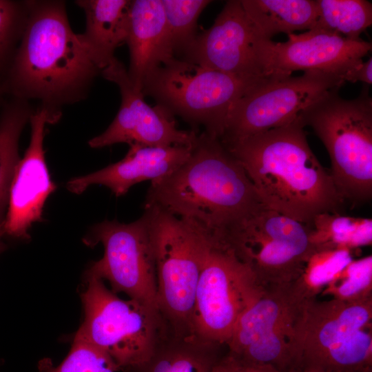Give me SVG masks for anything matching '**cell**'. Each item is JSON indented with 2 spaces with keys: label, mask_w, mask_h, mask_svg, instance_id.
Instances as JSON below:
<instances>
[{
  "label": "cell",
  "mask_w": 372,
  "mask_h": 372,
  "mask_svg": "<svg viewBox=\"0 0 372 372\" xmlns=\"http://www.w3.org/2000/svg\"><path fill=\"white\" fill-rule=\"evenodd\" d=\"M259 287L250 269L231 249L212 237L196 290L192 338L202 343L225 346Z\"/></svg>",
  "instance_id": "cell-10"
},
{
  "label": "cell",
  "mask_w": 372,
  "mask_h": 372,
  "mask_svg": "<svg viewBox=\"0 0 372 372\" xmlns=\"http://www.w3.org/2000/svg\"><path fill=\"white\" fill-rule=\"evenodd\" d=\"M266 41L255 31L240 0H230L213 25L198 33L176 59L242 79L263 80L271 77L265 57Z\"/></svg>",
  "instance_id": "cell-14"
},
{
  "label": "cell",
  "mask_w": 372,
  "mask_h": 372,
  "mask_svg": "<svg viewBox=\"0 0 372 372\" xmlns=\"http://www.w3.org/2000/svg\"><path fill=\"white\" fill-rule=\"evenodd\" d=\"M5 234L3 227L0 229V254L4 251L6 246L2 240V237Z\"/></svg>",
  "instance_id": "cell-33"
},
{
  "label": "cell",
  "mask_w": 372,
  "mask_h": 372,
  "mask_svg": "<svg viewBox=\"0 0 372 372\" xmlns=\"http://www.w3.org/2000/svg\"><path fill=\"white\" fill-rule=\"evenodd\" d=\"M333 90L298 117L321 140L331 161V174L339 192L351 205L372 197V99L367 85L358 97L342 98Z\"/></svg>",
  "instance_id": "cell-5"
},
{
  "label": "cell",
  "mask_w": 372,
  "mask_h": 372,
  "mask_svg": "<svg viewBox=\"0 0 372 372\" xmlns=\"http://www.w3.org/2000/svg\"><path fill=\"white\" fill-rule=\"evenodd\" d=\"M126 43L130 52L129 78L142 92L145 81L174 55L161 0L131 1Z\"/></svg>",
  "instance_id": "cell-19"
},
{
  "label": "cell",
  "mask_w": 372,
  "mask_h": 372,
  "mask_svg": "<svg viewBox=\"0 0 372 372\" xmlns=\"http://www.w3.org/2000/svg\"><path fill=\"white\" fill-rule=\"evenodd\" d=\"M261 204L240 164L205 131L182 165L151 183L145 201V206L190 220L217 238Z\"/></svg>",
  "instance_id": "cell-3"
},
{
  "label": "cell",
  "mask_w": 372,
  "mask_h": 372,
  "mask_svg": "<svg viewBox=\"0 0 372 372\" xmlns=\"http://www.w3.org/2000/svg\"><path fill=\"white\" fill-rule=\"evenodd\" d=\"M309 238L315 250L347 249L354 252L371 245L372 219L322 213L313 218Z\"/></svg>",
  "instance_id": "cell-24"
},
{
  "label": "cell",
  "mask_w": 372,
  "mask_h": 372,
  "mask_svg": "<svg viewBox=\"0 0 372 372\" xmlns=\"http://www.w3.org/2000/svg\"><path fill=\"white\" fill-rule=\"evenodd\" d=\"M27 4L24 30L2 92L39 102L54 123L63 106L85 99L101 70L73 32L65 1Z\"/></svg>",
  "instance_id": "cell-1"
},
{
  "label": "cell",
  "mask_w": 372,
  "mask_h": 372,
  "mask_svg": "<svg viewBox=\"0 0 372 372\" xmlns=\"http://www.w3.org/2000/svg\"><path fill=\"white\" fill-rule=\"evenodd\" d=\"M258 35L266 40L279 33L313 29L318 19L313 0H240Z\"/></svg>",
  "instance_id": "cell-21"
},
{
  "label": "cell",
  "mask_w": 372,
  "mask_h": 372,
  "mask_svg": "<svg viewBox=\"0 0 372 372\" xmlns=\"http://www.w3.org/2000/svg\"><path fill=\"white\" fill-rule=\"evenodd\" d=\"M344 83L339 75L318 70L298 76H271L234 104L219 140L227 143L288 125Z\"/></svg>",
  "instance_id": "cell-12"
},
{
  "label": "cell",
  "mask_w": 372,
  "mask_h": 372,
  "mask_svg": "<svg viewBox=\"0 0 372 372\" xmlns=\"http://www.w3.org/2000/svg\"><path fill=\"white\" fill-rule=\"evenodd\" d=\"M28 15L27 1L0 0V92L20 43Z\"/></svg>",
  "instance_id": "cell-28"
},
{
  "label": "cell",
  "mask_w": 372,
  "mask_h": 372,
  "mask_svg": "<svg viewBox=\"0 0 372 372\" xmlns=\"http://www.w3.org/2000/svg\"><path fill=\"white\" fill-rule=\"evenodd\" d=\"M150 216L158 305L172 335L192 338L196 290L212 236L185 218L154 206Z\"/></svg>",
  "instance_id": "cell-7"
},
{
  "label": "cell",
  "mask_w": 372,
  "mask_h": 372,
  "mask_svg": "<svg viewBox=\"0 0 372 372\" xmlns=\"http://www.w3.org/2000/svg\"><path fill=\"white\" fill-rule=\"evenodd\" d=\"M289 285L260 287L234 327L225 345L228 351L279 372L292 371L291 337L301 303Z\"/></svg>",
  "instance_id": "cell-13"
},
{
  "label": "cell",
  "mask_w": 372,
  "mask_h": 372,
  "mask_svg": "<svg viewBox=\"0 0 372 372\" xmlns=\"http://www.w3.org/2000/svg\"><path fill=\"white\" fill-rule=\"evenodd\" d=\"M211 372H279L274 367L245 360L227 351L215 363Z\"/></svg>",
  "instance_id": "cell-31"
},
{
  "label": "cell",
  "mask_w": 372,
  "mask_h": 372,
  "mask_svg": "<svg viewBox=\"0 0 372 372\" xmlns=\"http://www.w3.org/2000/svg\"><path fill=\"white\" fill-rule=\"evenodd\" d=\"M0 114V229L6 216L10 189L20 159L19 142L21 132L34 112L29 102L9 97Z\"/></svg>",
  "instance_id": "cell-23"
},
{
  "label": "cell",
  "mask_w": 372,
  "mask_h": 372,
  "mask_svg": "<svg viewBox=\"0 0 372 372\" xmlns=\"http://www.w3.org/2000/svg\"><path fill=\"white\" fill-rule=\"evenodd\" d=\"M316 2L318 19L315 29L358 40L372 23V4L367 1L316 0Z\"/></svg>",
  "instance_id": "cell-26"
},
{
  "label": "cell",
  "mask_w": 372,
  "mask_h": 372,
  "mask_svg": "<svg viewBox=\"0 0 372 372\" xmlns=\"http://www.w3.org/2000/svg\"><path fill=\"white\" fill-rule=\"evenodd\" d=\"M372 49L371 42L352 40L339 34L311 29L288 34L285 42L267 40L265 56L269 76L283 77L296 71L318 70L342 76L363 61Z\"/></svg>",
  "instance_id": "cell-16"
},
{
  "label": "cell",
  "mask_w": 372,
  "mask_h": 372,
  "mask_svg": "<svg viewBox=\"0 0 372 372\" xmlns=\"http://www.w3.org/2000/svg\"><path fill=\"white\" fill-rule=\"evenodd\" d=\"M101 74L117 85L121 103L109 127L88 141L90 147L102 148L120 143L153 147H192L195 144L198 133L195 130L178 129L174 116L158 105L154 107L147 105L143 93L131 82L127 70L116 58Z\"/></svg>",
  "instance_id": "cell-15"
},
{
  "label": "cell",
  "mask_w": 372,
  "mask_h": 372,
  "mask_svg": "<svg viewBox=\"0 0 372 372\" xmlns=\"http://www.w3.org/2000/svg\"><path fill=\"white\" fill-rule=\"evenodd\" d=\"M3 94L0 92V107L1 106V103H2V97H3Z\"/></svg>",
  "instance_id": "cell-35"
},
{
  "label": "cell",
  "mask_w": 372,
  "mask_h": 372,
  "mask_svg": "<svg viewBox=\"0 0 372 372\" xmlns=\"http://www.w3.org/2000/svg\"><path fill=\"white\" fill-rule=\"evenodd\" d=\"M75 3L85 14V29L79 37L101 72L116 58V48L126 43L131 1L77 0Z\"/></svg>",
  "instance_id": "cell-20"
},
{
  "label": "cell",
  "mask_w": 372,
  "mask_h": 372,
  "mask_svg": "<svg viewBox=\"0 0 372 372\" xmlns=\"http://www.w3.org/2000/svg\"><path fill=\"white\" fill-rule=\"evenodd\" d=\"M83 241L90 247L101 242L104 247L103 257L90 265L86 274L107 280L116 294L125 293L159 310L148 210L130 223L105 220L94 225Z\"/></svg>",
  "instance_id": "cell-11"
},
{
  "label": "cell",
  "mask_w": 372,
  "mask_h": 372,
  "mask_svg": "<svg viewBox=\"0 0 372 372\" xmlns=\"http://www.w3.org/2000/svg\"><path fill=\"white\" fill-rule=\"evenodd\" d=\"M85 280L84 318L74 338L106 353L118 371L135 372L171 334L166 320L147 304L121 298L97 277L86 274Z\"/></svg>",
  "instance_id": "cell-6"
},
{
  "label": "cell",
  "mask_w": 372,
  "mask_h": 372,
  "mask_svg": "<svg viewBox=\"0 0 372 372\" xmlns=\"http://www.w3.org/2000/svg\"><path fill=\"white\" fill-rule=\"evenodd\" d=\"M344 82H362L367 85L372 83V58L362 61L348 70L342 76Z\"/></svg>",
  "instance_id": "cell-32"
},
{
  "label": "cell",
  "mask_w": 372,
  "mask_h": 372,
  "mask_svg": "<svg viewBox=\"0 0 372 372\" xmlns=\"http://www.w3.org/2000/svg\"><path fill=\"white\" fill-rule=\"evenodd\" d=\"M321 294L342 301H355L371 297V255L352 260L335 275Z\"/></svg>",
  "instance_id": "cell-29"
},
{
  "label": "cell",
  "mask_w": 372,
  "mask_h": 372,
  "mask_svg": "<svg viewBox=\"0 0 372 372\" xmlns=\"http://www.w3.org/2000/svg\"><path fill=\"white\" fill-rule=\"evenodd\" d=\"M310 226L261 204L226 229L220 238L251 271L260 286H287L315 251Z\"/></svg>",
  "instance_id": "cell-9"
},
{
  "label": "cell",
  "mask_w": 372,
  "mask_h": 372,
  "mask_svg": "<svg viewBox=\"0 0 372 372\" xmlns=\"http://www.w3.org/2000/svg\"><path fill=\"white\" fill-rule=\"evenodd\" d=\"M353 260L347 249L315 250L307 259L298 278L289 285L295 298L303 301L316 298L335 275Z\"/></svg>",
  "instance_id": "cell-25"
},
{
  "label": "cell",
  "mask_w": 372,
  "mask_h": 372,
  "mask_svg": "<svg viewBox=\"0 0 372 372\" xmlns=\"http://www.w3.org/2000/svg\"><path fill=\"white\" fill-rule=\"evenodd\" d=\"M291 372H329L324 370L316 369H304L300 370H295Z\"/></svg>",
  "instance_id": "cell-34"
},
{
  "label": "cell",
  "mask_w": 372,
  "mask_h": 372,
  "mask_svg": "<svg viewBox=\"0 0 372 372\" xmlns=\"http://www.w3.org/2000/svg\"><path fill=\"white\" fill-rule=\"evenodd\" d=\"M222 347L171 333L135 372H211Z\"/></svg>",
  "instance_id": "cell-22"
},
{
  "label": "cell",
  "mask_w": 372,
  "mask_h": 372,
  "mask_svg": "<svg viewBox=\"0 0 372 372\" xmlns=\"http://www.w3.org/2000/svg\"><path fill=\"white\" fill-rule=\"evenodd\" d=\"M268 79H242L174 57L149 75L142 93L172 116L202 125L208 134L220 138L234 104Z\"/></svg>",
  "instance_id": "cell-8"
},
{
  "label": "cell",
  "mask_w": 372,
  "mask_h": 372,
  "mask_svg": "<svg viewBox=\"0 0 372 372\" xmlns=\"http://www.w3.org/2000/svg\"><path fill=\"white\" fill-rule=\"evenodd\" d=\"M291 351L292 371L372 372V296L303 301L293 322Z\"/></svg>",
  "instance_id": "cell-4"
},
{
  "label": "cell",
  "mask_w": 372,
  "mask_h": 372,
  "mask_svg": "<svg viewBox=\"0 0 372 372\" xmlns=\"http://www.w3.org/2000/svg\"><path fill=\"white\" fill-rule=\"evenodd\" d=\"M30 123L29 145L19 159L12 177L4 233L14 238L29 239L33 223L42 220L44 204L56 189L45 160L43 140L47 123H52L48 112L38 107Z\"/></svg>",
  "instance_id": "cell-17"
},
{
  "label": "cell",
  "mask_w": 372,
  "mask_h": 372,
  "mask_svg": "<svg viewBox=\"0 0 372 372\" xmlns=\"http://www.w3.org/2000/svg\"><path fill=\"white\" fill-rule=\"evenodd\" d=\"M222 144L240 164L265 206L309 226L318 214L341 213L346 201L330 170L311 149L298 118Z\"/></svg>",
  "instance_id": "cell-2"
},
{
  "label": "cell",
  "mask_w": 372,
  "mask_h": 372,
  "mask_svg": "<svg viewBox=\"0 0 372 372\" xmlns=\"http://www.w3.org/2000/svg\"><path fill=\"white\" fill-rule=\"evenodd\" d=\"M193 146L132 144L122 160L94 172L74 177L68 181L66 187L70 192L80 194L92 185H101L109 188L116 196H121L138 183H152L172 173L187 160Z\"/></svg>",
  "instance_id": "cell-18"
},
{
  "label": "cell",
  "mask_w": 372,
  "mask_h": 372,
  "mask_svg": "<svg viewBox=\"0 0 372 372\" xmlns=\"http://www.w3.org/2000/svg\"><path fill=\"white\" fill-rule=\"evenodd\" d=\"M112 358L104 351L83 340L74 338L71 349L56 367L44 372H117Z\"/></svg>",
  "instance_id": "cell-30"
},
{
  "label": "cell",
  "mask_w": 372,
  "mask_h": 372,
  "mask_svg": "<svg viewBox=\"0 0 372 372\" xmlns=\"http://www.w3.org/2000/svg\"><path fill=\"white\" fill-rule=\"evenodd\" d=\"M171 47L178 58L197 35L198 17L209 0H161Z\"/></svg>",
  "instance_id": "cell-27"
}]
</instances>
